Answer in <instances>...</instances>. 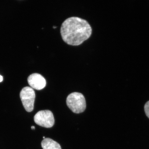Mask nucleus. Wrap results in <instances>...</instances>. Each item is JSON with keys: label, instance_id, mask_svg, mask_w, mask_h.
<instances>
[{"label": "nucleus", "instance_id": "nucleus-9", "mask_svg": "<svg viewBox=\"0 0 149 149\" xmlns=\"http://www.w3.org/2000/svg\"><path fill=\"white\" fill-rule=\"evenodd\" d=\"M31 129H33V130H34L35 129V126H32L31 127Z\"/></svg>", "mask_w": 149, "mask_h": 149}, {"label": "nucleus", "instance_id": "nucleus-10", "mask_svg": "<svg viewBox=\"0 0 149 149\" xmlns=\"http://www.w3.org/2000/svg\"><path fill=\"white\" fill-rule=\"evenodd\" d=\"M43 139H45V137H43Z\"/></svg>", "mask_w": 149, "mask_h": 149}, {"label": "nucleus", "instance_id": "nucleus-8", "mask_svg": "<svg viewBox=\"0 0 149 149\" xmlns=\"http://www.w3.org/2000/svg\"><path fill=\"white\" fill-rule=\"evenodd\" d=\"M3 81V76L0 75V82L2 81Z\"/></svg>", "mask_w": 149, "mask_h": 149}, {"label": "nucleus", "instance_id": "nucleus-1", "mask_svg": "<svg viewBox=\"0 0 149 149\" xmlns=\"http://www.w3.org/2000/svg\"><path fill=\"white\" fill-rule=\"evenodd\" d=\"M61 33L63 40L67 44L78 46L89 38L92 29L86 20L72 17L67 18L61 24Z\"/></svg>", "mask_w": 149, "mask_h": 149}, {"label": "nucleus", "instance_id": "nucleus-3", "mask_svg": "<svg viewBox=\"0 0 149 149\" xmlns=\"http://www.w3.org/2000/svg\"><path fill=\"white\" fill-rule=\"evenodd\" d=\"M20 96L22 104L26 111L30 112L33 111L35 98V94L32 88L24 87L20 92Z\"/></svg>", "mask_w": 149, "mask_h": 149}, {"label": "nucleus", "instance_id": "nucleus-7", "mask_svg": "<svg viewBox=\"0 0 149 149\" xmlns=\"http://www.w3.org/2000/svg\"><path fill=\"white\" fill-rule=\"evenodd\" d=\"M144 110L145 113L147 117L149 118V101L146 102L144 106Z\"/></svg>", "mask_w": 149, "mask_h": 149}, {"label": "nucleus", "instance_id": "nucleus-6", "mask_svg": "<svg viewBox=\"0 0 149 149\" xmlns=\"http://www.w3.org/2000/svg\"><path fill=\"white\" fill-rule=\"evenodd\" d=\"M41 146L43 149H61L58 143L49 138L43 140Z\"/></svg>", "mask_w": 149, "mask_h": 149}, {"label": "nucleus", "instance_id": "nucleus-4", "mask_svg": "<svg viewBox=\"0 0 149 149\" xmlns=\"http://www.w3.org/2000/svg\"><path fill=\"white\" fill-rule=\"evenodd\" d=\"M34 120L38 125L47 128L52 127L55 123L53 113L49 110L39 111L35 115Z\"/></svg>", "mask_w": 149, "mask_h": 149}, {"label": "nucleus", "instance_id": "nucleus-2", "mask_svg": "<svg viewBox=\"0 0 149 149\" xmlns=\"http://www.w3.org/2000/svg\"><path fill=\"white\" fill-rule=\"evenodd\" d=\"M66 104L69 108L74 113H82L86 108L84 97L79 93L74 92L68 95L66 99Z\"/></svg>", "mask_w": 149, "mask_h": 149}, {"label": "nucleus", "instance_id": "nucleus-5", "mask_svg": "<svg viewBox=\"0 0 149 149\" xmlns=\"http://www.w3.org/2000/svg\"><path fill=\"white\" fill-rule=\"evenodd\" d=\"M29 84L32 88L37 90L43 89L46 85V81L40 74L34 73L31 74L28 78Z\"/></svg>", "mask_w": 149, "mask_h": 149}]
</instances>
